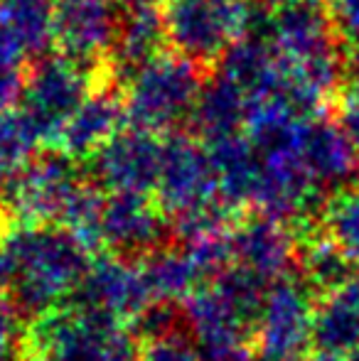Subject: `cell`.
I'll return each instance as SVG.
<instances>
[{
  "label": "cell",
  "mask_w": 359,
  "mask_h": 361,
  "mask_svg": "<svg viewBox=\"0 0 359 361\" xmlns=\"http://www.w3.org/2000/svg\"><path fill=\"white\" fill-rule=\"evenodd\" d=\"M0 251L10 300L23 314H47L79 295L91 256L64 226H13Z\"/></svg>",
  "instance_id": "6da1fadb"
},
{
  "label": "cell",
  "mask_w": 359,
  "mask_h": 361,
  "mask_svg": "<svg viewBox=\"0 0 359 361\" xmlns=\"http://www.w3.org/2000/svg\"><path fill=\"white\" fill-rule=\"evenodd\" d=\"M269 286L231 266L185 300V329L205 361H249Z\"/></svg>",
  "instance_id": "7a4b0ae2"
},
{
  "label": "cell",
  "mask_w": 359,
  "mask_h": 361,
  "mask_svg": "<svg viewBox=\"0 0 359 361\" xmlns=\"http://www.w3.org/2000/svg\"><path fill=\"white\" fill-rule=\"evenodd\" d=\"M207 74L209 72L192 59L165 49L123 84L128 126L160 138L180 130V126L190 121Z\"/></svg>",
  "instance_id": "3957f363"
},
{
  "label": "cell",
  "mask_w": 359,
  "mask_h": 361,
  "mask_svg": "<svg viewBox=\"0 0 359 361\" xmlns=\"http://www.w3.org/2000/svg\"><path fill=\"white\" fill-rule=\"evenodd\" d=\"M264 8L254 0H168L163 8L173 52L212 72L221 54L244 35H261L256 18Z\"/></svg>",
  "instance_id": "277c9868"
},
{
  "label": "cell",
  "mask_w": 359,
  "mask_h": 361,
  "mask_svg": "<svg viewBox=\"0 0 359 361\" xmlns=\"http://www.w3.org/2000/svg\"><path fill=\"white\" fill-rule=\"evenodd\" d=\"M28 349L47 361H140V347L126 324L79 302L35 317Z\"/></svg>",
  "instance_id": "5b68a950"
},
{
  "label": "cell",
  "mask_w": 359,
  "mask_h": 361,
  "mask_svg": "<svg viewBox=\"0 0 359 361\" xmlns=\"http://www.w3.org/2000/svg\"><path fill=\"white\" fill-rule=\"evenodd\" d=\"M87 180L89 175L74 157L44 150L10 177L0 207L15 226H59Z\"/></svg>",
  "instance_id": "8992f818"
},
{
  "label": "cell",
  "mask_w": 359,
  "mask_h": 361,
  "mask_svg": "<svg viewBox=\"0 0 359 361\" xmlns=\"http://www.w3.org/2000/svg\"><path fill=\"white\" fill-rule=\"evenodd\" d=\"M104 74H91L62 54H44L28 64L20 109L35 126L42 147H57L67 121Z\"/></svg>",
  "instance_id": "52a82bcc"
},
{
  "label": "cell",
  "mask_w": 359,
  "mask_h": 361,
  "mask_svg": "<svg viewBox=\"0 0 359 361\" xmlns=\"http://www.w3.org/2000/svg\"><path fill=\"white\" fill-rule=\"evenodd\" d=\"M315 293L300 276L271 283L261 302L254 349L266 361H300L312 347Z\"/></svg>",
  "instance_id": "ba28073f"
},
{
  "label": "cell",
  "mask_w": 359,
  "mask_h": 361,
  "mask_svg": "<svg viewBox=\"0 0 359 361\" xmlns=\"http://www.w3.org/2000/svg\"><path fill=\"white\" fill-rule=\"evenodd\" d=\"M153 200L170 221L219 202L209 150L190 130L163 135V162Z\"/></svg>",
  "instance_id": "9c48e42d"
},
{
  "label": "cell",
  "mask_w": 359,
  "mask_h": 361,
  "mask_svg": "<svg viewBox=\"0 0 359 361\" xmlns=\"http://www.w3.org/2000/svg\"><path fill=\"white\" fill-rule=\"evenodd\" d=\"M121 18V0H54V49L87 72L104 74Z\"/></svg>",
  "instance_id": "30bf717a"
},
{
  "label": "cell",
  "mask_w": 359,
  "mask_h": 361,
  "mask_svg": "<svg viewBox=\"0 0 359 361\" xmlns=\"http://www.w3.org/2000/svg\"><path fill=\"white\" fill-rule=\"evenodd\" d=\"M87 162L89 180L106 195H148L158 187L163 138L138 128L121 130Z\"/></svg>",
  "instance_id": "8fae6325"
},
{
  "label": "cell",
  "mask_w": 359,
  "mask_h": 361,
  "mask_svg": "<svg viewBox=\"0 0 359 361\" xmlns=\"http://www.w3.org/2000/svg\"><path fill=\"white\" fill-rule=\"evenodd\" d=\"M153 302L140 261L109 251L91 258L79 288V305L106 319L128 324L135 322Z\"/></svg>",
  "instance_id": "7c38bea8"
},
{
  "label": "cell",
  "mask_w": 359,
  "mask_h": 361,
  "mask_svg": "<svg viewBox=\"0 0 359 361\" xmlns=\"http://www.w3.org/2000/svg\"><path fill=\"white\" fill-rule=\"evenodd\" d=\"M170 241V219L150 195H106L101 212V248L143 261Z\"/></svg>",
  "instance_id": "4fadbf2b"
},
{
  "label": "cell",
  "mask_w": 359,
  "mask_h": 361,
  "mask_svg": "<svg viewBox=\"0 0 359 361\" xmlns=\"http://www.w3.org/2000/svg\"><path fill=\"white\" fill-rule=\"evenodd\" d=\"M231 248L234 266L271 286L288 276L293 263H298L300 236L293 224L254 212L236 219L231 228Z\"/></svg>",
  "instance_id": "5bb4252c"
},
{
  "label": "cell",
  "mask_w": 359,
  "mask_h": 361,
  "mask_svg": "<svg viewBox=\"0 0 359 361\" xmlns=\"http://www.w3.org/2000/svg\"><path fill=\"white\" fill-rule=\"evenodd\" d=\"M123 123H128L123 106V86L106 69L91 94L67 121L54 150H62L77 162L89 160L123 130Z\"/></svg>",
  "instance_id": "9a60e30c"
},
{
  "label": "cell",
  "mask_w": 359,
  "mask_h": 361,
  "mask_svg": "<svg viewBox=\"0 0 359 361\" xmlns=\"http://www.w3.org/2000/svg\"><path fill=\"white\" fill-rule=\"evenodd\" d=\"M269 39L281 62L298 64L340 52L325 0H298L269 18Z\"/></svg>",
  "instance_id": "2e32d148"
},
{
  "label": "cell",
  "mask_w": 359,
  "mask_h": 361,
  "mask_svg": "<svg viewBox=\"0 0 359 361\" xmlns=\"http://www.w3.org/2000/svg\"><path fill=\"white\" fill-rule=\"evenodd\" d=\"M300 155L308 175L312 177L322 195L355 187L352 182L359 175V150L345 133V128L337 123V118H330L325 114L308 118Z\"/></svg>",
  "instance_id": "e0dca14e"
},
{
  "label": "cell",
  "mask_w": 359,
  "mask_h": 361,
  "mask_svg": "<svg viewBox=\"0 0 359 361\" xmlns=\"http://www.w3.org/2000/svg\"><path fill=\"white\" fill-rule=\"evenodd\" d=\"M165 47H168V30H165L163 8L123 5L118 37L109 59V74L123 86L130 74L160 57Z\"/></svg>",
  "instance_id": "ac0fdd59"
},
{
  "label": "cell",
  "mask_w": 359,
  "mask_h": 361,
  "mask_svg": "<svg viewBox=\"0 0 359 361\" xmlns=\"http://www.w3.org/2000/svg\"><path fill=\"white\" fill-rule=\"evenodd\" d=\"M217 175L219 202L231 212H244L256 204L261 182V157L246 133H231L207 143Z\"/></svg>",
  "instance_id": "d6986e66"
},
{
  "label": "cell",
  "mask_w": 359,
  "mask_h": 361,
  "mask_svg": "<svg viewBox=\"0 0 359 361\" xmlns=\"http://www.w3.org/2000/svg\"><path fill=\"white\" fill-rule=\"evenodd\" d=\"M312 347L347 359L359 347V278L320 295L312 314Z\"/></svg>",
  "instance_id": "ffe728a7"
},
{
  "label": "cell",
  "mask_w": 359,
  "mask_h": 361,
  "mask_svg": "<svg viewBox=\"0 0 359 361\" xmlns=\"http://www.w3.org/2000/svg\"><path fill=\"white\" fill-rule=\"evenodd\" d=\"M246 118V94L224 74H207L205 86L195 101L187 121V130L202 143H212L224 135L239 133Z\"/></svg>",
  "instance_id": "44dd1931"
},
{
  "label": "cell",
  "mask_w": 359,
  "mask_h": 361,
  "mask_svg": "<svg viewBox=\"0 0 359 361\" xmlns=\"http://www.w3.org/2000/svg\"><path fill=\"white\" fill-rule=\"evenodd\" d=\"M140 266H143L145 283H148L155 302H185L205 283L190 253L175 241L145 256Z\"/></svg>",
  "instance_id": "7402d4cb"
},
{
  "label": "cell",
  "mask_w": 359,
  "mask_h": 361,
  "mask_svg": "<svg viewBox=\"0 0 359 361\" xmlns=\"http://www.w3.org/2000/svg\"><path fill=\"white\" fill-rule=\"evenodd\" d=\"M298 268H300V278L312 288L317 298L357 278V263L320 228L303 236L300 251H298Z\"/></svg>",
  "instance_id": "603a6c76"
},
{
  "label": "cell",
  "mask_w": 359,
  "mask_h": 361,
  "mask_svg": "<svg viewBox=\"0 0 359 361\" xmlns=\"http://www.w3.org/2000/svg\"><path fill=\"white\" fill-rule=\"evenodd\" d=\"M0 13L30 59L44 57L54 47V0H0Z\"/></svg>",
  "instance_id": "cb8c5ba5"
},
{
  "label": "cell",
  "mask_w": 359,
  "mask_h": 361,
  "mask_svg": "<svg viewBox=\"0 0 359 361\" xmlns=\"http://www.w3.org/2000/svg\"><path fill=\"white\" fill-rule=\"evenodd\" d=\"M317 228L359 263V187L332 192L317 212Z\"/></svg>",
  "instance_id": "d4e9b609"
},
{
  "label": "cell",
  "mask_w": 359,
  "mask_h": 361,
  "mask_svg": "<svg viewBox=\"0 0 359 361\" xmlns=\"http://www.w3.org/2000/svg\"><path fill=\"white\" fill-rule=\"evenodd\" d=\"M39 147L42 140L20 106L0 114V165L5 170L15 175L20 167L37 157Z\"/></svg>",
  "instance_id": "484cf974"
},
{
  "label": "cell",
  "mask_w": 359,
  "mask_h": 361,
  "mask_svg": "<svg viewBox=\"0 0 359 361\" xmlns=\"http://www.w3.org/2000/svg\"><path fill=\"white\" fill-rule=\"evenodd\" d=\"M140 361H205L185 327L153 339H143Z\"/></svg>",
  "instance_id": "4316f807"
},
{
  "label": "cell",
  "mask_w": 359,
  "mask_h": 361,
  "mask_svg": "<svg viewBox=\"0 0 359 361\" xmlns=\"http://www.w3.org/2000/svg\"><path fill=\"white\" fill-rule=\"evenodd\" d=\"M28 349V332L23 327V312L0 293V361H23Z\"/></svg>",
  "instance_id": "83f0119b"
},
{
  "label": "cell",
  "mask_w": 359,
  "mask_h": 361,
  "mask_svg": "<svg viewBox=\"0 0 359 361\" xmlns=\"http://www.w3.org/2000/svg\"><path fill=\"white\" fill-rule=\"evenodd\" d=\"M325 8L342 52L359 49V0H325Z\"/></svg>",
  "instance_id": "f1b7e54d"
},
{
  "label": "cell",
  "mask_w": 359,
  "mask_h": 361,
  "mask_svg": "<svg viewBox=\"0 0 359 361\" xmlns=\"http://www.w3.org/2000/svg\"><path fill=\"white\" fill-rule=\"evenodd\" d=\"M337 123L345 128L350 140L359 150V74H347L340 94L335 99Z\"/></svg>",
  "instance_id": "f546056e"
},
{
  "label": "cell",
  "mask_w": 359,
  "mask_h": 361,
  "mask_svg": "<svg viewBox=\"0 0 359 361\" xmlns=\"http://www.w3.org/2000/svg\"><path fill=\"white\" fill-rule=\"evenodd\" d=\"M259 8H264V10H271V13H276V10H281V8H286V5H293V3H298V0H254Z\"/></svg>",
  "instance_id": "4dcf8cb0"
},
{
  "label": "cell",
  "mask_w": 359,
  "mask_h": 361,
  "mask_svg": "<svg viewBox=\"0 0 359 361\" xmlns=\"http://www.w3.org/2000/svg\"><path fill=\"white\" fill-rule=\"evenodd\" d=\"M8 286V271H5V258H3V251H0V293Z\"/></svg>",
  "instance_id": "1f68e13d"
},
{
  "label": "cell",
  "mask_w": 359,
  "mask_h": 361,
  "mask_svg": "<svg viewBox=\"0 0 359 361\" xmlns=\"http://www.w3.org/2000/svg\"><path fill=\"white\" fill-rule=\"evenodd\" d=\"M123 5H158L163 0H121Z\"/></svg>",
  "instance_id": "d6a6232c"
},
{
  "label": "cell",
  "mask_w": 359,
  "mask_h": 361,
  "mask_svg": "<svg viewBox=\"0 0 359 361\" xmlns=\"http://www.w3.org/2000/svg\"><path fill=\"white\" fill-rule=\"evenodd\" d=\"M23 361H47V359H42V357H37V354H32V357H25Z\"/></svg>",
  "instance_id": "836d02e7"
},
{
  "label": "cell",
  "mask_w": 359,
  "mask_h": 361,
  "mask_svg": "<svg viewBox=\"0 0 359 361\" xmlns=\"http://www.w3.org/2000/svg\"><path fill=\"white\" fill-rule=\"evenodd\" d=\"M350 361H359V347H357V352H355V354H352V357H350Z\"/></svg>",
  "instance_id": "e575fe53"
}]
</instances>
